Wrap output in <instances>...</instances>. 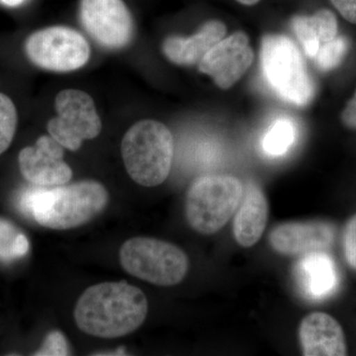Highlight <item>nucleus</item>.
<instances>
[{"label":"nucleus","instance_id":"obj_1","mask_svg":"<svg viewBox=\"0 0 356 356\" xmlns=\"http://www.w3.org/2000/svg\"><path fill=\"white\" fill-rule=\"evenodd\" d=\"M149 303L140 288L120 282H103L88 288L74 308L81 332L102 339L132 334L146 320Z\"/></svg>","mask_w":356,"mask_h":356},{"label":"nucleus","instance_id":"obj_2","mask_svg":"<svg viewBox=\"0 0 356 356\" xmlns=\"http://www.w3.org/2000/svg\"><path fill=\"white\" fill-rule=\"evenodd\" d=\"M108 201V192L102 184L83 180L51 188L35 186L25 189L18 204L26 216L31 217L41 226L69 229L95 219Z\"/></svg>","mask_w":356,"mask_h":356},{"label":"nucleus","instance_id":"obj_3","mask_svg":"<svg viewBox=\"0 0 356 356\" xmlns=\"http://www.w3.org/2000/svg\"><path fill=\"white\" fill-rule=\"evenodd\" d=\"M121 153L126 170L136 184L158 186L172 170L175 140L161 122L142 120L126 132Z\"/></svg>","mask_w":356,"mask_h":356},{"label":"nucleus","instance_id":"obj_4","mask_svg":"<svg viewBox=\"0 0 356 356\" xmlns=\"http://www.w3.org/2000/svg\"><path fill=\"white\" fill-rule=\"evenodd\" d=\"M243 195L240 179L228 175L199 177L187 192L188 224L202 235H213L235 215Z\"/></svg>","mask_w":356,"mask_h":356},{"label":"nucleus","instance_id":"obj_5","mask_svg":"<svg viewBox=\"0 0 356 356\" xmlns=\"http://www.w3.org/2000/svg\"><path fill=\"white\" fill-rule=\"evenodd\" d=\"M261 70L267 83L285 102L305 106L314 86L299 49L283 35H266L261 42Z\"/></svg>","mask_w":356,"mask_h":356},{"label":"nucleus","instance_id":"obj_6","mask_svg":"<svg viewBox=\"0 0 356 356\" xmlns=\"http://www.w3.org/2000/svg\"><path fill=\"white\" fill-rule=\"evenodd\" d=\"M121 266L129 274L158 286L181 282L188 271L186 254L172 243L158 238L137 236L122 245Z\"/></svg>","mask_w":356,"mask_h":356},{"label":"nucleus","instance_id":"obj_7","mask_svg":"<svg viewBox=\"0 0 356 356\" xmlns=\"http://www.w3.org/2000/svg\"><path fill=\"white\" fill-rule=\"evenodd\" d=\"M24 48L32 64L56 72L81 69L91 55L83 35L65 26H51L32 33L26 39Z\"/></svg>","mask_w":356,"mask_h":356},{"label":"nucleus","instance_id":"obj_8","mask_svg":"<svg viewBox=\"0 0 356 356\" xmlns=\"http://www.w3.org/2000/svg\"><path fill=\"white\" fill-rule=\"evenodd\" d=\"M58 116L49 121L50 136L65 149L77 151L84 140H92L102 130V119L88 93L79 89H65L56 96Z\"/></svg>","mask_w":356,"mask_h":356},{"label":"nucleus","instance_id":"obj_9","mask_svg":"<svg viewBox=\"0 0 356 356\" xmlns=\"http://www.w3.org/2000/svg\"><path fill=\"white\" fill-rule=\"evenodd\" d=\"M79 19L89 36L109 50L126 48L133 41L135 23L124 0H81Z\"/></svg>","mask_w":356,"mask_h":356},{"label":"nucleus","instance_id":"obj_10","mask_svg":"<svg viewBox=\"0 0 356 356\" xmlns=\"http://www.w3.org/2000/svg\"><path fill=\"white\" fill-rule=\"evenodd\" d=\"M254 58L247 35L236 32L212 47L199 62L198 69L220 88L229 89L245 76Z\"/></svg>","mask_w":356,"mask_h":356},{"label":"nucleus","instance_id":"obj_11","mask_svg":"<svg viewBox=\"0 0 356 356\" xmlns=\"http://www.w3.org/2000/svg\"><path fill=\"white\" fill-rule=\"evenodd\" d=\"M336 238V229L325 221L286 222L271 229L269 243L278 254L296 257L325 252Z\"/></svg>","mask_w":356,"mask_h":356},{"label":"nucleus","instance_id":"obj_12","mask_svg":"<svg viewBox=\"0 0 356 356\" xmlns=\"http://www.w3.org/2000/svg\"><path fill=\"white\" fill-rule=\"evenodd\" d=\"M299 339L305 356L348 355L343 327L336 318L323 312H315L302 320Z\"/></svg>","mask_w":356,"mask_h":356},{"label":"nucleus","instance_id":"obj_13","mask_svg":"<svg viewBox=\"0 0 356 356\" xmlns=\"http://www.w3.org/2000/svg\"><path fill=\"white\" fill-rule=\"evenodd\" d=\"M227 27L222 21L210 20L188 38L170 36L163 44L166 58L178 65H198L204 56L218 42L224 39Z\"/></svg>","mask_w":356,"mask_h":356},{"label":"nucleus","instance_id":"obj_14","mask_svg":"<svg viewBox=\"0 0 356 356\" xmlns=\"http://www.w3.org/2000/svg\"><path fill=\"white\" fill-rule=\"evenodd\" d=\"M268 202L264 191L248 184L234 219V236L243 248L254 247L261 240L268 220Z\"/></svg>","mask_w":356,"mask_h":356},{"label":"nucleus","instance_id":"obj_15","mask_svg":"<svg viewBox=\"0 0 356 356\" xmlns=\"http://www.w3.org/2000/svg\"><path fill=\"white\" fill-rule=\"evenodd\" d=\"M297 273L302 289L312 299L331 296L339 284L334 259L325 252H312L300 259Z\"/></svg>","mask_w":356,"mask_h":356},{"label":"nucleus","instance_id":"obj_16","mask_svg":"<svg viewBox=\"0 0 356 356\" xmlns=\"http://www.w3.org/2000/svg\"><path fill=\"white\" fill-rule=\"evenodd\" d=\"M18 161L23 177L35 186H60L67 184L72 177V168L67 163L44 154L36 146L24 147Z\"/></svg>","mask_w":356,"mask_h":356},{"label":"nucleus","instance_id":"obj_17","mask_svg":"<svg viewBox=\"0 0 356 356\" xmlns=\"http://www.w3.org/2000/svg\"><path fill=\"white\" fill-rule=\"evenodd\" d=\"M291 24L304 53L310 58H315L321 44L337 36V17L329 9H321L310 16H295Z\"/></svg>","mask_w":356,"mask_h":356},{"label":"nucleus","instance_id":"obj_18","mask_svg":"<svg viewBox=\"0 0 356 356\" xmlns=\"http://www.w3.org/2000/svg\"><path fill=\"white\" fill-rule=\"evenodd\" d=\"M27 236L13 224L0 218V261L10 262L22 259L29 252Z\"/></svg>","mask_w":356,"mask_h":356},{"label":"nucleus","instance_id":"obj_19","mask_svg":"<svg viewBox=\"0 0 356 356\" xmlns=\"http://www.w3.org/2000/svg\"><path fill=\"white\" fill-rule=\"evenodd\" d=\"M296 128L288 119H280L271 126L262 140V149L273 156H283L294 143Z\"/></svg>","mask_w":356,"mask_h":356},{"label":"nucleus","instance_id":"obj_20","mask_svg":"<svg viewBox=\"0 0 356 356\" xmlns=\"http://www.w3.org/2000/svg\"><path fill=\"white\" fill-rule=\"evenodd\" d=\"M18 115L15 104L9 96L0 92V154L4 153L15 136Z\"/></svg>","mask_w":356,"mask_h":356},{"label":"nucleus","instance_id":"obj_21","mask_svg":"<svg viewBox=\"0 0 356 356\" xmlns=\"http://www.w3.org/2000/svg\"><path fill=\"white\" fill-rule=\"evenodd\" d=\"M348 50V41L344 37L337 36L321 44L318 54L316 55L315 63L323 72L336 69L343 62Z\"/></svg>","mask_w":356,"mask_h":356},{"label":"nucleus","instance_id":"obj_22","mask_svg":"<svg viewBox=\"0 0 356 356\" xmlns=\"http://www.w3.org/2000/svg\"><path fill=\"white\" fill-rule=\"evenodd\" d=\"M70 355L69 343L64 334L58 331L51 332L44 339L41 348L34 355L65 356Z\"/></svg>","mask_w":356,"mask_h":356},{"label":"nucleus","instance_id":"obj_23","mask_svg":"<svg viewBox=\"0 0 356 356\" xmlns=\"http://www.w3.org/2000/svg\"><path fill=\"white\" fill-rule=\"evenodd\" d=\"M343 250L346 261L356 271V214L344 229Z\"/></svg>","mask_w":356,"mask_h":356},{"label":"nucleus","instance_id":"obj_24","mask_svg":"<svg viewBox=\"0 0 356 356\" xmlns=\"http://www.w3.org/2000/svg\"><path fill=\"white\" fill-rule=\"evenodd\" d=\"M35 146L38 147L40 151L44 154H48L51 158L63 159L65 156V147L54 139L51 136H42L37 140Z\"/></svg>","mask_w":356,"mask_h":356},{"label":"nucleus","instance_id":"obj_25","mask_svg":"<svg viewBox=\"0 0 356 356\" xmlns=\"http://www.w3.org/2000/svg\"><path fill=\"white\" fill-rule=\"evenodd\" d=\"M331 2L344 19L356 24V0H331Z\"/></svg>","mask_w":356,"mask_h":356},{"label":"nucleus","instance_id":"obj_26","mask_svg":"<svg viewBox=\"0 0 356 356\" xmlns=\"http://www.w3.org/2000/svg\"><path fill=\"white\" fill-rule=\"evenodd\" d=\"M341 121L346 127L356 128V90L353 98L346 104V108L341 112Z\"/></svg>","mask_w":356,"mask_h":356},{"label":"nucleus","instance_id":"obj_27","mask_svg":"<svg viewBox=\"0 0 356 356\" xmlns=\"http://www.w3.org/2000/svg\"><path fill=\"white\" fill-rule=\"evenodd\" d=\"M24 2L25 0H0V3L8 7H17Z\"/></svg>","mask_w":356,"mask_h":356},{"label":"nucleus","instance_id":"obj_28","mask_svg":"<svg viewBox=\"0 0 356 356\" xmlns=\"http://www.w3.org/2000/svg\"><path fill=\"white\" fill-rule=\"evenodd\" d=\"M236 1L240 2V3L243 4V6H252L259 3L261 0H236Z\"/></svg>","mask_w":356,"mask_h":356}]
</instances>
